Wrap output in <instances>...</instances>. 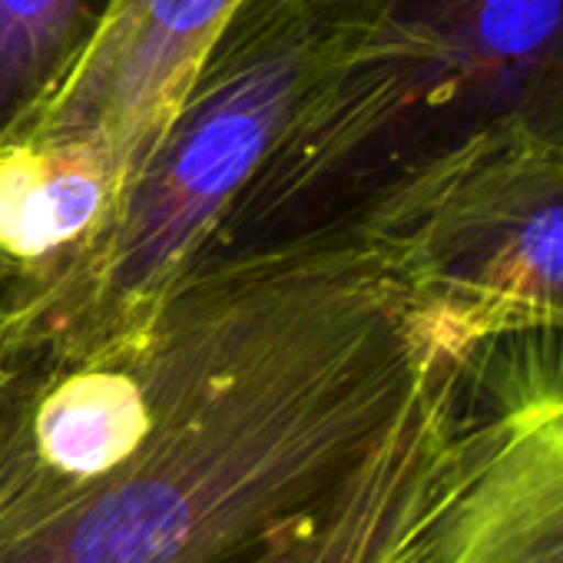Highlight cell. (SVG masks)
Wrapping results in <instances>:
<instances>
[{
	"label": "cell",
	"mask_w": 563,
	"mask_h": 563,
	"mask_svg": "<svg viewBox=\"0 0 563 563\" xmlns=\"http://www.w3.org/2000/svg\"><path fill=\"white\" fill-rule=\"evenodd\" d=\"M464 358L372 235L202 262L130 332L0 365V563H235Z\"/></svg>",
	"instance_id": "1"
},
{
	"label": "cell",
	"mask_w": 563,
	"mask_h": 563,
	"mask_svg": "<svg viewBox=\"0 0 563 563\" xmlns=\"http://www.w3.org/2000/svg\"><path fill=\"white\" fill-rule=\"evenodd\" d=\"M500 130L563 140V0H349L329 60L202 262L358 232Z\"/></svg>",
	"instance_id": "2"
},
{
	"label": "cell",
	"mask_w": 563,
	"mask_h": 563,
	"mask_svg": "<svg viewBox=\"0 0 563 563\" xmlns=\"http://www.w3.org/2000/svg\"><path fill=\"white\" fill-rule=\"evenodd\" d=\"M349 0H245L140 156L103 229L0 299V365L103 345L202 262L329 60Z\"/></svg>",
	"instance_id": "3"
},
{
	"label": "cell",
	"mask_w": 563,
	"mask_h": 563,
	"mask_svg": "<svg viewBox=\"0 0 563 563\" xmlns=\"http://www.w3.org/2000/svg\"><path fill=\"white\" fill-rule=\"evenodd\" d=\"M245 0H117L47 117L0 153V289L51 282L107 222L140 156Z\"/></svg>",
	"instance_id": "4"
},
{
	"label": "cell",
	"mask_w": 563,
	"mask_h": 563,
	"mask_svg": "<svg viewBox=\"0 0 563 563\" xmlns=\"http://www.w3.org/2000/svg\"><path fill=\"white\" fill-rule=\"evenodd\" d=\"M461 352L563 339V140L487 133L391 196L362 229Z\"/></svg>",
	"instance_id": "5"
},
{
	"label": "cell",
	"mask_w": 563,
	"mask_h": 563,
	"mask_svg": "<svg viewBox=\"0 0 563 563\" xmlns=\"http://www.w3.org/2000/svg\"><path fill=\"white\" fill-rule=\"evenodd\" d=\"M424 563H563V339H497L467 355Z\"/></svg>",
	"instance_id": "6"
},
{
	"label": "cell",
	"mask_w": 563,
	"mask_h": 563,
	"mask_svg": "<svg viewBox=\"0 0 563 563\" xmlns=\"http://www.w3.org/2000/svg\"><path fill=\"white\" fill-rule=\"evenodd\" d=\"M464 391L467 358L415 401L345 484L235 563H424Z\"/></svg>",
	"instance_id": "7"
},
{
	"label": "cell",
	"mask_w": 563,
	"mask_h": 563,
	"mask_svg": "<svg viewBox=\"0 0 563 563\" xmlns=\"http://www.w3.org/2000/svg\"><path fill=\"white\" fill-rule=\"evenodd\" d=\"M117 0H0V153L70 87Z\"/></svg>",
	"instance_id": "8"
}]
</instances>
